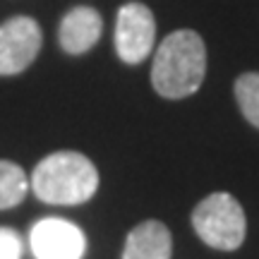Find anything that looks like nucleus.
I'll return each mask as SVG.
<instances>
[{"label": "nucleus", "mask_w": 259, "mask_h": 259, "mask_svg": "<svg viewBox=\"0 0 259 259\" xmlns=\"http://www.w3.org/2000/svg\"><path fill=\"white\" fill-rule=\"evenodd\" d=\"M206 74V48L202 36L192 29H178L168 34L151 67V84L166 99H185L194 94Z\"/></svg>", "instance_id": "1"}, {"label": "nucleus", "mask_w": 259, "mask_h": 259, "mask_svg": "<svg viewBox=\"0 0 259 259\" xmlns=\"http://www.w3.org/2000/svg\"><path fill=\"white\" fill-rule=\"evenodd\" d=\"M235 99L247 122L259 130V72H245L238 77Z\"/></svg>", "instance_id": "10"}, {"label": "nucleus", "mask_w": 259, "mask_h": 259, "mask_svg": "<svg viewBox=\"0 0 259 259\" xmlns=\"http://www.w3.org/2000/svg\"><path fill=\"white\" fill-rule=\"evenodd\" d=\"M41 51V29L31 17L0 24V74L24 72Z\"/></svg>", "instance_id": "5"}, {"label": "nucleus", "mask_w": 259, "mask_h": 259, "mask_svg": "<svg viewBox=\"0 0 259 259\" xmlns=\"http://www.w3.org/2000/svg\"><path fill=\"white\" fill-rule=\"evenodd\" d=\"M192 226L197 235L213 250H238L245 240V211L240 202L226 192L204 197L192 211Z\"/></svg>", "instance_id": "3"}, {"label": "nucleus", "mask_w": 259, "mask_h": 259, "mask_svg": "<svg viewBox=\"0 0 259 259\" xmlns=\"http://www.w3.org/2000/svg\"><path fill=\"white\" fill-rule=\"evenodd\" d=\"M84 247V233L65 219H44L31 228V250L36 259H82Z\"/></svg>", "instance_id": "6"}, {"label": "nucleus", "mask_w": 259, "mask_h": 259, "mask_svg": "<svg viewBox=\"0 0 259 259\" xmlns=\"http://www.w3.org/2000/svg\"><path fill=\"white\" fill-rule=\"evenodd\" d=\"M101 31H103L101 15L94 8L79 5V8H72L63 17L60 29H58V38H60V46H63L65 53L79 56V53H87L101 38Z\"/></svg>", "instance_id": "7"}, {"label": "nucleus", "mask_w": 259, "mask_h": 259, "mask_svg": "<svg viewBox=\"0 0 259 259\" xmlns=\"http://www.w3.org/2000/svg\"><path fill=\"white\" fill-rule=\"evenodd\" d=\"M156 41V19L142 3L122 5L115 19V51L122 63L139 65Z\"/></svg>", "instance_id": "4"}, {"label": "nucleus", "mask_w": 259, "mask_h": 259, "mask_svg": "<svg viewBox=\"0 0 259 259\" xmlns=\"http://www.w3.org/2000/svg\"><path fill=\"white\" fill-rule=\"evenodd\" d=\"M170 231L161 221H144L130 231L122 259H170Z\"/></svg>", "instance_id": "8"}, {"label": "nucleus", "mask_w": 259, "mask_h": 259, "mask_svg": "<svg viewBox=\"0 0 259 259\" xmlns=\"http://www.w3.org/2000/svg\"><path fill=\"white\" fill-rule=\"evenodd\" d=\"M29 180L12 161H0V209H10L27 197Z\"/></svg>", "instance_id": "9"}, {"label": "nucleus", "mask_w": 259, "mask_h": 259, "mask_svg": "<svg viewBox=\"0 0 259 259\" xmlns=\"http://www.w3.org/2000/svg\"><path fill=\"white\" fill-rule=\"evenodd\" d=\"M22 257V242L12 228H0V259H19Z\"/></svg>", "instance_id": "11"}, {"label": "nucleus", "mask_w": 259, "mask_h": 259, "mask_svg": "<svg viewBox=\"0 0 259 259\" xmlns=\"http://www.w3.org/2000/svg\"><path fill=\"white\" fill-rule=\"evenodd\" d=\"M99 187V170L84 154L58 151L46 156L31 176V190L48 204H82Z\"/></svg>", "instance_id": "2"}]
</instances>
